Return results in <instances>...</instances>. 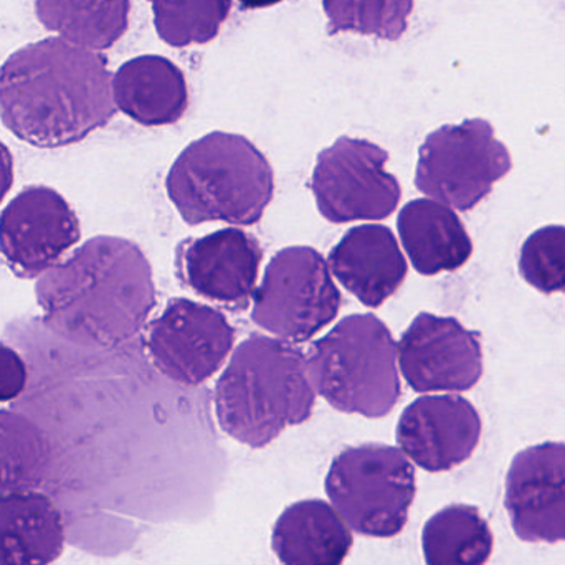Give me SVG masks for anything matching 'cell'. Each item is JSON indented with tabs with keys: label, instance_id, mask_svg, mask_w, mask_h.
Wrapping results in <instances>:
<instances>
[{
	"label": "cell",
	"instance_id": "18",
	"mask_svg": "<svg viewBox=\"0 0 565 565\" xmlns=\"http://www.w3.org/2000/svg\"><path fill=\"white\" fill-rule=\"evenodd\" d=\"M65 524L40 491L0 494V565H49L62 556Z\"/></svg>",
	"mask_w": 565,
	"mask_h": 565
},
{
	"label": "cell",
	"instance_id": "9",
	"mask_svg": "<svg viewBox=\"0 0 565 565\" xmlns=\"http://www.w3.org/2000/svg\"><path fill=\"white\" fill-rule=\"evenodd\" d=\"M388 154L365 139L339 138L318 156L311 191L319 212L332 224L382 221L401 202L397 179L387 172Z\"/></svg>",
	"mask_w": 565,
	"mask_h": 565
},
{
	"label": "cell",
	"instance_id": "10",
	"mask_svg": "<svg viewBox=\"0 0 565 565\" xmlns=\"http://www.w3.org/2000/svg\"><path fill=\"white\" fill-rule=\"evenodd\" d=\"M235 329L224 312L191 299H171L152 319L146 349L156 369L172 382L201 385L231 354Z\"/></svg>",
	"mask_w": 565,
	"mask_h": 565
},
{
	"label": "cell",
	"instance_id": "13",
	"mask_svg": "<svg viewBox=\"0 0 565 565\" xmlns=\"http://www.w3.org/2000/svg\"><path fill=\"white\" fill-rule=\"evenodd\" d=\"M260 242L241 228H224L205 237L188 238L175 250V274L195 295L244 311L257 291Z\"/></svg>",
	"mask_w": 565,
	"mask_h": 565
},
{
	"label": "cell",
	"instance_id": "4",
	"mask_svg": "<svg viewBox=\"0 0 565 565\" xmlns=\"http://www.w3.org/2000/svg\"><path fill=\"white\" fill-rule=\"evenodd\" d=\"M166 189L185 224L250 227L274 199V169L244 136L211 132L175 159Z\"/></svg>",
	"mask_w": 565,
	"mask_h": 565
},
{
	"label": "cell",
	"instance_id": "20",
	"mask_svg": "<svg viewBox=\"0 0 565 565\" xmlns=\"http://www.w3.org/2000/svg\"><path fill=\"white\" fill-rule=\"evenodd\" d=\"M271 546L285 565H341L352 547L351 527L324 501H299L278 518Z\"/></svg>",
	"mask_w": 565,
	"mask_h": 565
},
{
	"label": "cell",
	"instance_id": "24",
	"mask_svg": "<svg viewBox=\"0 0 565 565\" xmlns=\"http://www.w3.org/2000/svg\"><path fill=\"white\" fill-rule=\"evenodd\" d=\"M162 42L175 49L204 45L221 33L234 0H149Z\"/></svg>",
	"mask_w": 565,
	"mask_h": 565
},
{
	"label": "cell",
	"instance_id": "16",
	"mask_svg": "<svg viewBox=\"0 0 565 565\" xmlns=\"http://www.w3.org/2000/svg\"><path fill=\"white\" fill-rule=\"evenodd\" d=\"M332 277L362 305H384L407 277V262L387 227L361 225L349 231L329 255Z\"/></svg>",
	"mask_w": 565,
	"mask_h": 565
},
{
	"label": "cell",
	"instance_id": "12",
	"mask_svg": "<svg viewBox=\"0 0 565 565\" xmlns=\"http://www.w3.org/2000/svg\"><path fill=\"white\" fill-rule=\"evenodd\" d=\"M398 367L418 394L467 392L483 375L477 332L455 318L422 312L397 344Z\"/></svg>",
	"mask_w": 565,
	"mask_h": 565
},
{
	"label": "cell",
	"instance_id": "26",
	"mask_svg": "<svg viewBox=\"0 0 565 565\" xmlns=\"http://www.w3.org/2000/svg\"><path fill=\"white\" fill-rule=\"evenodd\" d=\"M520 274L544 295L565 291V227L550 225L534 232L524 242Z\"/></svg>",
	"mask_w": 565,
	"mask_h": 565
},
{
	"label": "cell",
	"instance_id": "29",
	"mask_svg": "<svg viewBox=\"0 0 565 565\" xmlns=\"http://www.w3.org/2000/svg\"><path fill=\"white\" fill-rule=\"evenodd\" d=\"M282 0H241L242 9L254 10L265 9V7L277 6Z\"/></svg>",
	"mask_w": 565,
	"mask_h": 565
},
{
	"label": "cell",
	"instance_id": "21",
	"mask_svg": "<svg viewBox=\"0 0 565 565\" xmlns=\"http://www.w3.org/2000/svg\"><path fill=\"white\" fill-rule=\"evenodd\" d=\"M131 0H35L36 19L60 39L83 49H111L129 25Z\"/></svg>",
	"mask_w": 565,
	"mask_h": 565
},
{
	"label": "cell",
	"instance_id": "27",
	"mask_svg": "<svg viewBox=\"0 0 565 565\" xmlns=\"http://www.w3.org/2000/svg\"><path fill=\"white\" fill-rule=\"evenodd\" d=\"M25 384V362L12 348L0 342V404L19 397Z\"/></svg>",
	"mask_w": 565,
	"mask_h": 565
},
{
	"label": "cell",
	"instance_id": "28",
	"mask_svg": "<svg viewBox=\"0 0 565 565\" xmlns=\"http://www.w3.org/2000/svg\"><path fill=\"white\" fill-rule=\"evenodd\" d=\"M13 185V158L9 148L0 142V204Z\"/></svg>",
	"mask_w": 565,
	"mask_h": 565
},
{
	"label": "cell",
	"instance_id": "23",
	"mask_svg": "<svg viewBox=\"0 0 565 565\" xmlns=\"http://www.w3.org/2000/svg\"><path fill=\"white\" fill-rule=\"evenodd\" d=\"M50 447L25 415L0 411V494L30 491L45 480Z\"/></svg>",
	"mask_w": 565,
	"mask_h": 565
},
{
	"label": "cell",
	"instance_id": "17",
	"mask_svg": "<svg viewBox=\"0 0 565 565\" xmlns=\"http://www.w3.org/2000/svg\"><path fill=\"white\" fill-rule=\"evenodd\" d=\"M116 108L142 126L174 125L188 111L184 73L171 60L142 55L129 60L113 76Z\"/></svg>",
	"mask_w": 565,
	"mask_h": 565
},
{
	"label": "cell",
	"instance_id": "2",
	"mask_svg": "<svg viewBox=\"0 0 565 565\" xmlns=\"http://www.w3.org/2000/svg\"><path fill=\"white\" fill-rule=\"evenodd\" d=\"M43 322L85 348L113 349L145 328L156 306L152 268L121 237L89 238L36 280Z\"/></svg>",
	"mask_w": 565,
	"mask_h": 565
},
{
	"label": "cell",
	"instance_id": "15",
	"mask_svg": "<svg viewBox=\"0 0 565 565\" xmlns=\"http://www.w3.org/2000/svg\"><path fill=\"white\" fill-rule=\"evenodd\" d=\"M480 438L477 408L458 395L417 398L405 408L397 425L398 447L405 457L431 473L465 463Z\"/></svg>",
	"mask_w": 565,
	"mask_h": 565
},
{
	"label": "cell",
	"instance_id": "6",
	"mask_svg": "<svg viewBox=\"0 0 565 565\" xmlns=\"http://www.w3.org/2000/svg\"><path fill=\"white\" fill-rule=\"evenodd\" d=\"M326 491L355 533L394 537L407 524L417 488L414 467L404 451L387 445H362L334 458Z\"/></svg>",
	"mask_w": 565,
	"mask_h": 565
},
{
	"label": "cell",
	"instance_id": "22",
	"mask_svg": "<svg viewBox=\"0 0 565 565\" xmlns=\"http://www.w3.org/2000/svg\"><path fill=\"white\" fill-rule=\"evenodd\" d=\"M422 546L427 565H484L493 553V533L477 508L454 504L428 520Z\"/></svg>",
	"mask_w": 565,
	"mask_h": 565
},
{
	"label": "cell",
	"instance_id": "14",
	"mask_svg": "<svg viewBox=\"0 0 565 565\" xmlns=\"http://www.w3.org/2000/svg\"><path fill=\"white\" fill-rule=\"evenodd\" d=\"M504 507L520 540L565 541V444L536 445L514 457Z\"/></svg>",
	"mask_w": 565,
	"mask_h": 565
},
{
	"label": "cell",
	"instance_id": "5",
	"mask_svg": "<svg viewBox=\"0 0 565 565\" xmlns=\"http://www.w3.org/2000/svg\"><path fill=\"white\" fill-rule=\"evenodd\" d=\"M306 362L315 391L345 414L381 418L401 398L397 342L374 315L342 319L311 345Z\"/></svg>",
	"mask_w": 565,
	"mask_h": 565
},
{
	"label": "cell",
	"instance_id": "7",
	"mask_svg": "<svg viewBox=\"0 0 565 565\" xmlns=\"http://www.w3.org/2000/svg\"><path fill=\"white\" fill-rule=\"evenodd\" d=\"M513 168L510 152L484 119H467L431 132L418 154L415 184L422 194L467 212L491 194Z\"/></svg>",
	"mask_w": 565,
	"mask_h": 565
},
{
	"label": "cell",
	"instance_id": "1",
	"mask_svg": "<svg viewBox=\"0 0 565 565\" xmlns=\"http://www.w3.org/2000/svg\"><path fill=\"white\" fill-rule=\"evenodd\" d=\"M108 60L66 40H40L0 66V119L33 148L83 141L116 115Z\"/></svg>",
	"mask_w": 565,
	"mask_h": 565
},
{
	"label": "cell",
	"instance_id": "3",
	"mask_svg": "<svg viewBox=\"0 0 565 565\" xmlns=\"http://www.w3.org/2000/svg\"><path fill=\"white\" fill-rule=\"evenodd\" d=\"M315 401L306 355L281 339L254 334L218 379L215 412L225 434L264 448L289 425L305 424Z\"/></svg>",
	"mask_w": 565,
	"mask_h": 565
},
{
	"label": "cell",
	"instance_id": "19",
	"mask_svg": "<svg viewBox=\"0 0 565 565\" xmlns=\"http://www.w3.org/2000/svg\"><path fill=\"white\" fill-rule=\"evenodd\" d=\"M402 245L425 277L457 271L473 255V242L458 215L431 199L408 202L398 215Z\"/></svg>",
	"mask_w": 565,
	"mask_h": 565
},
{
	"label": "cell",
	"instance_id": "8",
	"mask_svg": "<svg viewBox=\"0 0 565 565\" xmlns=\"http://www.w3.org/2000/svg\"><path fill=\"white\" fill-rule=\"evenodd\" d=\"M254 298L252 319L289 344L318 334L338 316L342 301L328 262L311 247L278 252Z\"/></svg>",
	"mask_w": 565,
	"mask_h": 565
},
{
	"label": "cell",
	"instance_id": "11",
	"mask_svg": "<svg viewBox=\"0 0 565 565\" xmlns=\"http://www.w3.org/2000/svg\"><path fill=\"white\" fill-rule=\"evenodd\" d=\"M79 235L75 211L46 185L23 189L0 214V255L22 280L40 278L60 264Z\"/></svg>",
	"mask_w": 565,
	"mask_h": 565
},
{
	"label": "cell",
	"instance_id": "25",
	"mask_svg": "<svg viewBox=\"0 0 565 565\" xmlns=\"http://www.w3.org/2000/svg\"><path fill=\"white\" fill-rule=\"evenodd\" d=\"M329 35L342 32L401 39L407 30L414 0H322Z\"/></svg>",
	"mask_w": 565,
	"mask_h": 565
}]
</instances>
